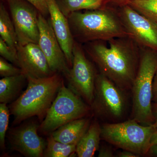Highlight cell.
Wrapping results in <instances>:
<instances>
[{
  "label": "cell",
  "instance_id": "3957f363",
  "mask_svg": "<svg viewBox=\"0 0 157 157\" xmlns=\"http://www.w3.org/2000/svg\"><path fill=\"white\" fill-rule=\"evenodd\" d=\"M27 80L26 89L9 107L14 125L33 117L42 121L64 82L59 73L45 78L28 77Z\"/></svg>",
  "mask_w": 157,
  "mask_h": 157
},
{
  "label": "cell",
  "instance_id": "ffe728a7",
  "mask_svg": "<svg viewBox=\"0 0 157 157\" xmlns=\"http://www.w3.org/2000/svg\"><path fill=\"white\" fill-rule=\"evenodd\" d=\"M76 145L62 143L55 140L51 135L47 138L45 157H67L76 154Z\"/></svg>",
  "mask_w": 157,
  "mask_h": 157
},
{
  "label": "cell",
  "instance_id": "f1b7e54d",
  "mask_svg": "<svg viewBox=\"0 0 157 157\" xmlns=\"http://www.w3.org/2000/svg\"><path fill=\"white\" fill-rule=\"evenodd\" d=\"M119 157H140L138 155L128 151L123 150L122 151L119 153L117 155Z\"/></svg>",
  "mask_w": 157,
  "mask_h": 157
},
{
  "label": "cell",
  "instance_id": "4fadbf2b",
  "mask_svg": "<svg viewBox=\"0 0 157 157\" xmlns=\"http://www.w3.org/2000/svg\"><path fill=\"white\" fill-rule=\"evenodd\" d=\"M18 66L27 78H39L49 77L55 73L51 70L48 61L38 44L30 43L17 45Z\"/></svg>",
  "mask_w": 157,
  "mask_h": 157
},
{
  "label": "cell",
  "instance_id": "ba28073f",
  "mask_svg": "<svg viewBox=\"0 0 157 157\" xmlns=\"http://www.w3.org/2000/svg\"><path fill=\"white\" fill-rule=\"evenodd\" d=\"M85 51L81 43L75 41L73 48V65L67 79L69 88L90 107L94 97L97 73Z\"/></svg>",
  "mask_w": 157,
  "mask_h": 157
},
{
  "label": "cell",
  "instance_id": "6da1fadb",
  "mask_svg": "<svg viewBox=\"0 0 157 157\" xmlns=\"http://www.w3.org/2000/svg\"><path fill=\"white\" fill-rule=\"evenodd\" d=\"M86 52L100 73L122 89H132L140 63L141 47L130 36L85 43Z\"/></svg>",
  "mask_w": 157,
  "mask_h": 157
},
{
  "label": "cell",
  "instance_id": "7c38bea8",
  "mask_svg": "<svg viewBox=\"0 0 157 157\" xmlns=\"http://www.w3.org/2000/svg\"><path fill=\"white\" fill-rule=\"evenodd\" d=\"M39 126L31 121L10 129L7 137L11 148L25 157H43L46 143L38 134Z\"/></svg>",
  "mask_w": 157,
  "mask_h": 157
},
{
  "label": "cell",
  "instance_id": "7a4b0ae2",
  "mask_svg": "<svg viewBox=\"0 0 157 157\" xmlns=\"http://www.w3.org/2000/svg\"><path fill=\"white\" fill-rule=\"evenodd\" d=\"M74 40L79 43L129 36L117 9L107 6L75 11L67 17Z\"/></svg>",
  "mask_w": 157,
  "mask_h": 157
},
{
  "label": "cell",
  "instance_id": "8fae6325",
  "mask_svg": "<svg viewBox=\"0 0 157 157\" xmlns=\"http://www.w3.org/2000/svg\"><path fill=\"white\" fill-rule=\"evenodd\" d=\"M39 39L38 45L47 59L51 70L62 73L67 78L70 68L52 28L50 19L39 13L38 17Z\"/></svg>",
  "mask_w": 157,
  "mask_h": 157
},
{
  "label": "cell",
  "instance_id": "5bb4252c",
  "mask_svg": "<svg viewBox=\"0 0 157 157\" xmlns=\"http://www.w3.org/2000/svg\"><path fill=\"white\" fill-rule=\"evenodd\" d=\"M50 21L55 34L63 51L69 67L73 62L75 43L67 18L60 10L56 0H47Z\"/></svg>",
  "mask_w": 157,
  "mask_h": 157
},
{
  "label": "cell",
  "instance_id": "cb8c5ba5",
  "mask_svg": "<svg viewBox=\"0 0 157 157\" xmlns=\"http://www.w3.org/2000/svg\"><path fill=\"white\" fill-rule=\"evenodd\" d=\"M23 73L22 70L15 65L10 63L3 58L0 57V76L2 77L16 76Z\"/></svg>",
  "mask_w": 157,
  "mask_h": 157
},
{
  "label": "cell",
  "instance_id": "603a6c76",
  "mask_svg": "<svg viewBox=\"0 0 157 157\" xmlns=\"http://www.w3.org/2000/svg\"><path fill=\"white\" fill-rule=\"evenodd\" d=\"M0 55L3 58L13 65L18 66L17 51L12 49L0 37Z\"/></svg>",
  "mask_w": 157,
  "mask_h": 157
},
{
  "label": "cell",
  "instance_id": "4316f807",
  "mask_svg": "<svg viewBox=\"0 0 157 157\" xmlns=\"http://www.w3.org/2000/svg\"><path fill=\"white\" fill-rule=\"evenodd\" d=\"M157 103V70L156 72L152 87V103Z\"/></svg>",
  "mask_w": 157,
  "mask_h": 157
},
{
  "label": "cell",
  "instance_id": "2e32d148",
  "mask_svg": "<svg viewBox=\"0 0 157 157\" xmlns=\"http://www.w3.org/2000/svg\"><path fill=\"white\" fill-rule=\"evenodd\" d=\"M101 127L95 118L76 145V155L78 157H93L100 148Z\"/></svg>",
  "mask_w": 157,
  "mask_h": 157
},
{
  "label": "cell",
  "instance_id": "4dcf8cb0",
  "mask_svg": "<svg viewBox=\"0 0 157 157\" xmlns=\"http://www.w3.org/2000/svg\"><path fill=\"white\" fill-rule=\"evenodd\" d=\"M150 142L151 146L157 144V128L156 129L152 136Z\"/></svg>",
  "mask_w": 157,
  "mask_h": 157
},
{
  "label": "cell",
  "instance_id": "f546056e",
  "mask_svg": "<svg viewBox=\"0 0 157 157\" xmlns=\"http://www.w3.org/2000/svg\"><path fill=\"white\" fill-rule=\"evenodd\" d=\"M152 112L155 118L153 125L157 128V103H152Z\"/></svg>",
  "mask_w": 157,
  "mask_h": 157
},
{
  "label": "cell",
  "instance_id": "1f68e13d",
  "mask_svg": "<svg viewBox=\"0 0 157 157\" xmlns=\"http://www.w3.org/2000/svg\"><path fill=\"white\" fill-rule=\"evenodd\" d=\"M149 153H150L152 155H154L155 156H157V144L151 146L150 149Z\"/></svg>",
  "mask_w": 157,
  "mask_h": 157
},
{
  "label": "cell",
  "instance_id": "5b68a950",
  "mask_svg": "<svg viewBox=\"0 0 157 157\" xmlns=\"http://www.w3.org/2000/svg\"><path fill=\"white\" fill-rule=\"evenodd\" d=\"M101 127L102 140L140 157L148 154L151 139L156 129L153 125H144L132 118L119 122H105Z\"/></svg>",
  "mask_w": 157,
  "mask_h": 157
},
{
  "label": "cell",
  "instance_id": "9a60e30c",
  "mask_svg": "<svg viewBox=\"0 0 157 157\" xmlns=\"http://www.w3.org/2000/svg\"><path fill=\"white\" fill-rule=\"evenodd\" d=\"M91 121L86 117L70 122L52 133L55 140L62 143L77 145L88 129Z\"/></svg>",
  "mask_w": 157,
  "mask_h": 157
},
{
  "label": "cell",
  "instance_id": "83f0119b",
  "mask_svg": "<svg viewBox=\"0 0 157 157\" xmlns=\"http://www.w3.org/2000/svg\"><path fill=\"white\" fill-rule=\"evenodd\" d=\"M133 1L134 0H109V2L113 3L117 7H120L128 5L130 2Z\"/></svg>",
  "mask_w": 157,
  "mask_h": 157
},
{
  "label": "cell",
  "instance_id": "484cf974",
  "mask_svg": "<svg viewBox=\"0 0 157 157\" xmlns=\"http://www.w3.org/2000/svg\"><path fill=\"white\" fill-rule=\"evenodd\" d=\"M115 156L114 152L110 147L102 146L99 148L98 157H113Z\"/></svg>",
  "mask_w": 157,
  "mask_h": 157
},
{
  "label": "cell",
  "instance_id": "e0dca14e",
  "mask_svg": "<svg viewBox=\"0 0 157 157\" xmlns=\"http://www.w3.org/2000/svg\"><path fill=\"white\" fill-rule=\"evenodd\" d=\"M27 78L25 74L3 77L0 80V103L8 104L15 101L21 94Z\"/></svg>",
  "mask_w": 157,
  "mask_h": 157
},
{
  "label": "cell",
  "instance_id": "277c9868",
  "mask_svg": "<svg viewBox=\"0 0 157 157\" xmlns=\"http://www.w3.org/2000/svg\"><path fill=\"white\" fill-rule=\"evenodd\" d=\"M157 70V52L141 47L139 68L131 89V118L144 125H151L155 122L152 112V87Z\"/></svg>",
  "mask_w": 157,
  "mask_h": 157
},
{
  "label": "cell",
  "instance_id": "ac0fdd59",
  "mask_svg": "<svg viewBox=\"0 0 157 157\" xmlns=\"http://www.w3.org/2000/svg\"><path fill=\"white\" fill-rule=\"evenodd\" d=\"M60 10L67 17L73 12L95 10L107 6L109 0H56Z\"/></svg>",
  "mask_w": 157,
  "mask_h": 157
},
{
  "label": "cell",
  "instance_id": "44dd1931",
  "mask_svg": "<svg viewBox=\"0 0 157 157\" xmlns=\"http://www.w3.org/2000/svg\"><path fill=\"white\" fill-rule=\"evenodd\" d=\"M128 5L157 24V0H134Z\"/></svg>",
  "mask_w": 157,
  "mask_h": 157
},
{
  "label": "cell",
  "instance_id": "8992f818",
  "mask_svg": "<svg viewBox=\"0 0 157 157\" xmlns=\"http://www.w3.org/2000/svg\"><path fill=\"white\" fill-rule=\"evenodd\" d=\"M91 112L90 105L64 82L39 125V132L48 135L72 121L88 117Z\"/></svg>",
  "mask_w": 157,
  "mask_h": 157
},
{
  "label": "cell",
  "instance_id": "d4e9b609",
  "mask_svg": "<svg viewBox=\"0 0 157 157\" xmlns=\"http://www.w3.org/2000/svg\"><path fill=\"white\" fill-rule=\"evenodd\" d=\"M32 4L39 11L40 14L45 17L49 15L47 0H26Z\"/></svg>",
  "mask_w": 157,
  "mask_h": 157
},
{
  "label": "cell",
  "instance_id": "d6986e66",
  "mask_svg": "<svg viewBox=\"0 0 157 157\" xmlns=\"http://www.w3.org/2000/svg\"><path fill=\"white\" fill-rule=\"evenodd\" d=\"M0 35L8 45L17 51L18 42L14 23L2 1L0 3Z\"/></svg>",
  "mask_w": 157,
  "mask_h": 157
},
{
  "label": "cell",
  "instance_id": "30bf717a",
  "mask_svg": "<svg viewBox=\"0 0 157 157\" xmlns=\"http://www.w3.org/2000/svg\"><path fill=\"white\" fill-rule=\"evenodd\" d=\"M116 9L129 36L140 47L157 52V24L128 5Z\"/></svg>",
  "mask_w": 157,
  "mask_h": 157
},
{
  "label": "cell",
  "instance_id": "7402d4cb",
  "mask_svg": "<svg viewBox=\"0 0 157 157\" xmlns=\"http://www.w3.org/2000/svg\"><path fill=\"white\" fill-rule=\"evenodd\" d=\"M6 104H0V146L1 149L6 147V137L9 128V116L10 112L9 107Z\"/></svg>",
  "mask_w": 157,
  "mask_h": 157
},
{
  "label": "cell",
  "instance_id": "52a82bcc",
  "mask_svg": "<svg viewBox=\"0 0 157 157\" xmlns=\"http://www.w3.org/2000/svg\"><path fill=\"white\" fill-rule=\"evenodd\" d=\"M126 92L102 73H97L94 97L90 106L93 115L106 122H121L128 109Z\"/></svg>",
  "mask_w": 157,
  "mask_h": 157
},
{
  "label": "cell",
  "instance_id": "9c48e42d",
  "mask_svg": "<svg viewBox=\"0 0 157 157\" xmlns=\"http://www.w3.org/2000/svg\"><path fill=\"white\" fill-rule=\"evenodd\" d=\"M11 13L18 45L38 44L39 12L26 0H5Z\"/></svg>",
  "mask_w": 157,
  "mask_h": 157
}]
</instances>
